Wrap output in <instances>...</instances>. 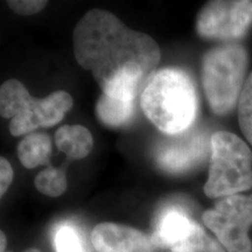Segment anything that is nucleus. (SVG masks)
<instances>
[{"label": "nucleus", "mask_w": 252, "mask_h": 252, "mask_svg": "<svg viewBox=\"0 0 252 252\" xmlns=\"http://www.w3.org/2000/svg\"><path fill=\"white\" fill-rule=\"evenodd\" d=\"M154 247L171 252H225L219 241L178 208L163 210L152 236Z\"/></svg>", "instance_id": "0eeeda50"}, {"label": "nucleus", "mask_w": 252, "mask_h": 252, "mask_svg": "<svg viewBox=\"0 0 252 252\" xmlns=\"http://www.w3.org/2000/svg\"><path fill=\"white\" fill-rule=\"evenodd\" d=\"M0 236H1V239H0V241H1V247H0V251L4 252L5 248H6V237H5L4 232H2V231H1V234H0Z\"/></svg>", "instance_id": "6ab92c4d"}, {"label": "nucleus", "mask_w": 252, "mask_h": 252, "mask_svg": "<svg viewBox=\"0 0 252 252\" xmlns=\"http://www.w3.org/2000/svg\"><path fill=\"white\" fill-rule=\"evenodd\" d=\"M55 247L58 252H86L83 242L72 226L63 225L55 235Z\"/></svg>", "instance_id": "dca6fc26"}, {"label": "nucleus", "mask_w": 252, "mask_h": 252, "mask_svg": "<svg viewBox=\"0 0 252 252\" xmlns=\"http://www.w3.org/2000/svg\"><path fill=\"white\" fill-rule=\"evenodd\" d=\"M97 252H152V237L139 230L117 223H99L91 232Z\"/></svg>", "instance_id": "9d476101"}, {"label": "nucleus", "mask_w": 252, "mask_h": 252, "mask_svg": "<svg viewBox=\"0 0 252 252\" xmlns=\"http://www.w3.org/2000/svg\"><path fill=\"white\" fill-rule=\"evenodd\" d=\"M135 109V99H123L102 94L96 104L97 118L104 125L119 127L132 118Z\"/></svg>", "instance_id": "ddd939ff"}, {"label": "nucleus", "mask_w": 252, "mask_h": 252, "mask_svg": "<svg viewBox=\"0 0 252 252\" xmlns=\"http://www.w3.org/2000/svg\"><path fill=\"white\" fill-rule=\"evenodd\" d=\"M204 225L215 234L228 252H251L249 229L252 224V194L220 198L202 216Z\"/></svg>", "instance_id": "423d86ee"}, {"label": "nucleus", "mask_w": 252, "mask_h": 252, "mask_svg": "<svg viewBox=\"0 0 252 252\" xmlns=\"http://www.w3.org/2000/svg\"><path fill=\"white\" fill-rule=\"evenodd\" d=\"M210 167L204 194L226 197L252 188V153L241 138L226 131L215 132L210 139Z\"/></svg>", "instance_id": "39448f33"}, {"label": "nucleus", "mask_w": 252, "mask_h": 252, "mask_svg": "<svg viewBox=\"0 0 252 252\" xmlns=\"http://www.w3.org/2000/svg\"><path fill=\"white\" fill-rule=\"evenodd\" d=\"M34 185L41 194L50 197H58L67 189V175L63 169L48 166L35 176Z\"/></svg>", "instance_id": "4468645a"}, {"label": "nucleus", "mask_w": 252, "mask_h": 252, "mask_svg": "<svg viewBox=\"0 0 252 252\" xmlns=\"http://www.w3.org/2000/svg\"><path fill=\"white\" fill-rule=\"evenodd\" d=\"M14 172L11 163L4 157L0 158V195H4L13 180Z\"/></svg>", "instance_id": "a211bd4d"}, {"label": "nucleus", "mask_w": 252, "mask_h": 252, "mask_svg": "<svg viewBox=\"0 0 252 252\" xmlns=\"http://www.w3.org/2000/svg\"><path fill=\"white\" fill-rule=\"evenodd\" d=\"M141 109L160 131L175 135L189 130L197 112V94L187 72L165 68L151 78L140 97Z\"/></svg>", "instance_id": "f03ea898"}, {"label": "nucleus", "mask_w": 252, "mask_h": 252, "mask_svg": "<svg viewBox=\"0 0 252 252\" xmlns=\"http://www.w3.org/2000/svg\"><path fill=\"white\" fill-rule=\"evenodd\" d=\"M58 149L70 160L86 158L91 152L94 139L90 131L82 125L61 126L55 133Z\"/></svg>", "instance_id": "9b49d317"}, {"label": "nucleus", "mask_w": 252, "mask_h": 252, "mask_svg": "<svg viewBox=\"0 0 252 252\" xmlns=\"http://www.w3.org/2000/svg\"><path fill=\"white\" fill-rule=\"evenodd\" d=\"M72 106V97L59 90L45 98H34L20 81L8 80L0 88V113L11 118L9 132L14 137L31 134L39 127H50Z\"/></svg>", "instance_id": "7ed1b4c3"}, {"label": "nucleus", "mask_w": 252, "mask_h": 252, "mask_svg": "<svg viewBox=\"0 0 252 252\" xmlns=\"http://www.w3.org/2000/svg\"><path fill=\"white\" fill-rule=\"evenodd\" d=\"M248 53L237 43L208 50L202 60V86L210 109L219 116L234 109L245 84Z\"/></svg>", "instance_id": "20e7f679"}, {"label": "nucleus", "mask_w": 252, "mask_h": 252, "mask_svg": "<svg viewBox=\"0 0 252 252\" xmlns=\"http://www.w3.org/2000/svg\"><path fill=\"white\" fill-rule=\"evenodd\" d=\"M72 42L78 64L93 74L103 94L115 98L137 100L161 59L152 37L130 30L104 9H91L82 17Z\"/></svg>", "instance_id": "f257e3e1"}, {"label": "nucleus", "mask_w": 252, "mask_h": 252, "mask_svg": "<svg viewBox=\"0 0 252 252\" xmlns=\"http://www.w3.org/2000/svg\"><path fill=\"white\" fill-rule=\"evenodd\" d=\"M17 152L20 162L28 169L48 165L52 154V140L46 133L27 134L18 145Z\"/></svg>", "instance_id": "f8f14e48"}, {"label": "nucleus", "mask_w": 252, "mask_h": 252, "mask_svg": "<svg viewBox=\"0 0 252 252\" xmlns=\"http://www.w3.org/2000/svg\"><path fill=\"white\" fill-rule=\"evenodd\" d=\"M206 154V141L197 132L185 131L165 140L157 150V161L166 171L182 173L201 161Z\"/></svg>", "instance_id": "1a4fd4ad"}, {"label": "nucleus", "mask_w": 252, "mask_h": 252, "mask_svg": "<svg viewBox=\"0 0 252 252\" xmlns=\"http://www.w3.org/2000/svg\"><path fill=\"white\" fill-rule=\"evenodd\" d=\"M238 122L245 138L252 145V72L245 81L238 99Z\"/></svg>", "instance_id": "2eb2a0df"}, {"label": "nucleus", "mask_w": 252, "mask_h": 252, "mask_svg": "<svg viewBox=\"0 0 252 252\" xmlns=\"http://www.w3.org/2000/svg\"><path fill=\"white\" fill-rule=\"evenodd\" d=\"M48 2L45 0H9L7 5L12 11L20 15H32L39 13Z\"/></svg>", "instance_id": "f3484780"}, {"label": "nucleus", "mask_w": 252, "mask_h": 252, "mask_svg": "<svg viewBox=\"0 0 252 252\" xmlns=\"http://www.w3.org/2000/svg\"><path fill=\"white\" fill-rule=\"evenodd\" d=\"M25 252H41L40 250H37V249H28L27 251H25Z\"/></svg>", "instance_id": "aec40b11"}, {"label": "nucleus", "mask_w": 252, "mask_h": 252, "mask_svg": "<svg viewBox=\"0 0 252 252\" xmlns=\"http://www.w3.org/2000/svg\"><path fill=\"white\" fill-rule=\"evenodd\" d=\"M252 24V1L217 0L209 1L198 13L197 33L208 39H238Z\"/></svg>", "instance_id": "6e6552de"}]
</instances>
